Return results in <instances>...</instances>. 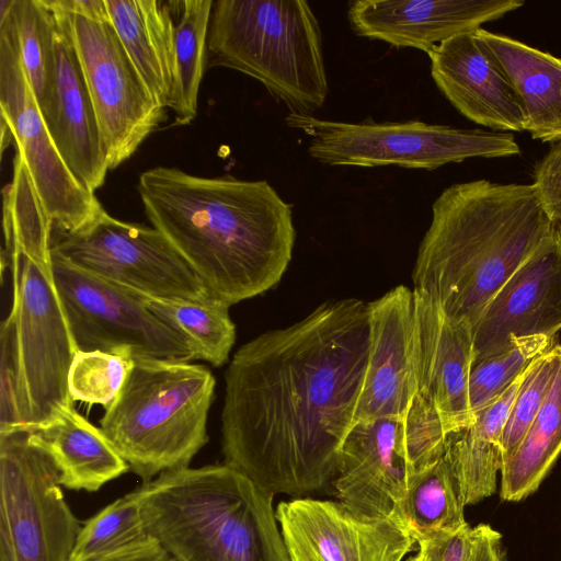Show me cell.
<instances>
[{
    "label": "cell",
    "mask_w": 561,
    "mask_h": 561,
    "mask_svg": "<svg viewBox=\"0 0 561 561\" xmlns=\"http://www.w3.org/2000/svg\"><path fill=\"white\" fill-rule=\"evenodd\" d=\"M427 55L436 87L461 115L491 130L525 131L511 80L477 31L455 35Z\"/></svg>",
    "instance_id": "17"
},
{
    "label": "cell",
    "mask_w": 561,
    "mask_h": 561,
    "mask_svg": "<svg viewBox=\"0 0 561 561\" xmlns=\"http://www.w3.org/2000/svg\"><path fill=\"white\" fill-rule=\"evenodd\" d=\"M405 561H427V559L422 552L419 551L417 554L408 558Z\"/></svg>",
    "instance_id": "44"
},
{
    "label": "cell",
    "mask_w": 561,
    "mask_h": 561,
    "mask_svg": "<svg viewBox=\"0 0 561 561\" xmlns=\"http://www.w3.org/2000/svg\"><path fill=\"white\" fill-rule=\"evenodd\" d=\"M533 184L474 180L445 188L420 243L414 288L473 325L553 229Z\"/></svg>",
    "instance_id": "3"
},
{
    "label": "cell",
    "mask_w": 561,
    "mask_h": 561,
    "mask_svg": "<svg viewBox=\"0 0 561 561\" xmlns=\"http://www.w3.org/2000/svg\"><path fill=\"white\" fill-rule=\"evenodd\" d=\"M12 7L0 16L1 116L10 126L53 230L71 232L103 207L69 170L46 126L21 61Z\"/></svg>",
    "instance_id": "12"
},
{
    "label": "cell",
    "mask_w": 561,
    "mask_h": 561,
    "mask_svg": "<svg viewBox=\"0 0 561 561\" xmlns=\"http://www.w3.org/2000/svg\"><path fill=\"white\" fill-rule=\"evenodd\" d=\"M414 364L417 393L437 411L447 435L471 426L469 381L474 364L472 324L448 317L413 289Z\"/></svg>",
    "instance_id": "16"
},
{
    "label": "cell",
    "mask_w": 561,
    "mask_h": 561,
    "mask_svg": "<svg viewBox=\"0 0 561 561\" xmlns=\"http://www.w3.org/2000/svg\"><path fill=\"white\" fill-rule=\"evenodd\" d=\"M502 64L520 103L525 131L534 139H561V58L482 27L477 30Z\"/></svg>",
    "instance_id": "22"
},
{
    "label": "cell",
    "mask_w": 561,
    "mask_h": 561,
    "mask_svg": "<svg viewBox=\"0 0 561 561\" xmlns=\"http://www.w3.org/2000/svg\"><path fill=\"white\" fill-rule=\"evenodd\" d=\"M55 26L56 99L47 126L65 163L94 193L105 181L107 154L83 68L73 42L70 15L44 0Z\"/></svg>",
    "instance_id": "20"
},
{
    "label": "cell",
    "mask_w": 561,
    "mask_h": 561,
    "mask_svg": "<svg viewBox=\"0 0 561 561\" xmlns=\"http://www.w3.org/2000/svg\"><path fill=\"white\" fill-rule=\"evenodd\" d=\"M51 253L71 265L134 294L203 301V282L156 228L130 224L102 208L71 232L51 237Z\"/></svg>",
    "instance_id": "9"
},
{
    "label": "cell",
    "mask_w": 561,
    "mask_h": 561,
    "mask_svg": "<svg viewBox=\"0 0 561 561\" xmlns=\"http://www.w3.org/2000/svg\"><path fill=\"white\" fill-rule=\"evenodd\" d=\"M285 123L308 136L311 158L331 167L434 170L472 158L520 153L512 133L455 128L419 119L345 123L289 113Z\"/></svg>",
    "instance_id": "7"
},
{
    "label": "cell",
    "mask_w": 561,
    "mask_h": 561,
    "mask_svg": "<svg viewBox=\"0 0 561 561\" xmlns=\"http://www.w3.org/2000/svg\"><path fill=\"white\" fill-rule=\"evenodd\" d=\"M49 221L22 154L15 150L13 178L3 191L4 249L1 261L10 267L13 254H23L44 265L51 264Z\"/></svg>",
    "instance_id": "30"
},
{
    "label": "cell",
    "mask_w": 561,
    "mask_h": 561,
    "mask_svg": "<svg viewBox=\"0 0 561 561\" xmlns=\"http://www.w3.org/2000/svg\"><path fill=\"white\" fill-rule=\"evenodd\" d=\"M138 296L154 316L186 341L196 359L215 367L228 360L236 342L230 306L214 297L192 301Z\"/></svg>",
    "instance_id": "29"
},
{
    "label": "cell",
    "mask_w": 561,
    "mask_h": 561,
    "mask_svg": "<svg viewBox=\"0 0 561 561\" xmlns=\"http://www.w3.org/2000/svg\"><path fill=\"white\" fill-rule=\"evenodd\" d=\"M553 346V337L538 334L514 337L503 352L473 364L469 398L473 414L494 401L539 355Z\"/></svg>",
    "instance_id": "33"
},
{
    "label": "cell",
    "mask_w": 561,
    "mask_h": 561,
    "mask_svg": "<svg viewBox=\"0 0 561 561\" xmlns=\"http://www.w3.org/2000/svg\"><path fill=\"white\" fill-rule=\"evenodd\" d=\"M0 433L30 428L14 317L9 313L0 332Z\"/></svg>",
    "instance_id": "36"
},
{
    "label": "cell",
    "mask_w": 561,
    "mask_h": 561,
    "mask_svg": "<svg viewBox=\"0 0 561 561\" xmlns=\"http://www.w3.org/2000/svg\"><path fill=\"white\" fill-rule=\"evenodd\" d=\"M522 0H356L347 9L360 37L426 54L442 42L481 28L524 5Z\"/></svg>",
    "instance_id": "19"
},
{
    "label": "cell",
    "mask_w": 561,
    "mask_h": 561,
    "mask_svg": "<svg viewBox=\"0 0 561 561\" xmlns=\"http://www.w3.org/2000/svg\"><path fill=\"white\" fill-rule=\"evenodd\" d=\"M51 273L78 351L126 358L196 360L186 341L154 316L138 295L54 253Z\"/></svg>",
    "instance_id": "10"
},
{
    "label": "cell",
    "mask_w": 561,
    "mask_h": 561,
    "mask_svg": "<svg viewBox=\"0 0 561 561\" xmlns=\"http://www.w3.org/2000/svg\"><path fill=\"white\" fill-rule=\"evenodd\" d=\"M12 15L21 61L48 126L56 99L54 19L44 0H14Z\"/></svg>",
    "instance_id": "31"
},
{
    "label": "cell",
    "mask_w": 561,
    "mask_h": 561,
    "mask_svg": "<svg viewBox=\"0 0 561 561\" xmlns=\"http://www.w3.org/2000/svg\"><path fill=\"white\" fill-rule=\"evenodd\" d=\"M32 432L54 458L66 489L96 492L130 470L102 430L73 404Z\"/></svg>",
    "instance_id": "23"
},
{
    "label": "cell",
    "mask_w": 561,
    "mask_h": 561,
    "mask_svg": "<svg viewBox=\"0 0 561 561\" xmlns=\"http://www.w3.org/2000/svg\"><path fill=\"white\" fill-rule=\"evenodd\" d=\"M556 366L557 347L553 345L524 371L502 436L503 463L514 454L537 415L552 383Z\"/></svg>",
    "instance_id": "35"
},
{
    "label": "cell",
    "mask_w": 561,
    "mask_h": 561,
    "mask_svg": "<svg viewBox=\"0 0 561 561\" xmlns=\"http://www.w3.org/2000/svg\"><path fill=\"white\" fill-rule=\"evenodd\" d=\"M206 67L260 81L294 114L312 115L329 92L320 25L304 0L214 1Z\"/></svg>",
    "instance_id": "6"
},
{
    "label": "cell",
    "mask_w": 561,
    "mask_h": 561,
    "mask_svg": "<svg viewBox=\"0 0 561 561\" xmlns=\"http://www.w3.org/2000/svg\"><path fill=\"white\" fill-rule=\"evenodd\" d=\"M463 510L455 478L443 456L411 474L392 519L420 543L465 527L468 523Z\"/></svg>",
    "instance_id": "27"
},
{
    "label": "cell",
    "mask_w": 561,
    "mask_h": 561,
    "mask_svg": "<svg viewBox=\"0 0 561 561\" xmlns=\"http://www.w3.org/2000/svg\"><path fill=\"white\" fill-rule=\"evenodd\" d=\"M130 358L91 351H78L69 369L68 393L72 402L107 408L119 393Z\"/></svg>",
    "instance_id": "34"
},
{
    "label": "cell",
    "mask_w": 561,
    "mask_h": 561,
    "mask_svg": "<svg viewBox=\"0 0 561 561\" xmlns=\"http://www.w3.org/2000/svg\"><path fill=\"white\" fill-rule=\"evenodd\" d=\"M447 437L435 408L417 393L402 419V442L413 473L444 456Z\"/></svg>",
    "instance_id": "37"
},
{
    "label": "cell",
    "mask_w": 561,
    "mask_h": 561,
    "mask_svg": "<svg viewBox=\"0 0 561 561\" xmlns=\"http://www.w3.org/2000/svg\"><path fill=\"white\" fill-rule=\"evenodd\" d=\"M276 518L288 561H403L415 542L393 519L340 501H283Z\"/></svg>",
    "instance_id": "14"
},
{
    "label": "cell",
    "mask_w": 561,
    "mask_h": 561,
    "mask_svg": "<svg viewBox=\"0 0 561 561\" xmlns=\"http://www.w3.org/2000/svg\"><path fill=\"white\" fill-rule=\"evenodd\" d=\"M369 350L367 304L327 301L243 344L225 373L226 463L294 497L335 478L356 422Z\"/></svg>",
    "instance_id": "1"
},
{
    "label": "cell",
    "mask_w": 561,
    "mask_h": 561,
    "mask_svg": "<svg viewBox=\"0 0 561 561\" xmlns=\"http://www.w3.org/2000/svg\"><path fill=\"white\" fill-rule=\"evenodd\" d=\"M22 378L30 407V430L72 405L68 375L78 352L58 296L51 264L23 254L10 262Z\"/></svg>",
    "instance_id": "11"
},
{
    "label": "cell",
    "mask_w": 561,
    "mask_h": 561,
    "mask_svg": "<svg viewBox=\"0 0 561 561\" xmlns=\"http://www.w3.org/2000/svg\"><path fill=\"white\" fill-rule=\"evenodd\" d=\"M61 486L32 430L0 433V561H70L81 526Z\"/></svg>",
    "instance_id": "8"
},
{
    "label": "cell",
    "mask_w": 561,
    "mask_h": 561,
    "mask_svg": "<svg viewBox=\"0 0 561 561\" xmlns=\"http://www.w3.org/2000/svg\"><path fill=\"white\" fill-rule=\"evenodd\" d=\"M145 214L211 297L228 306L283 277L296 239L293 206L265 180L202 178L176 168L142 172Z\"/></svg>",
    "instance_id": "2"
},
{
    "label": "cell",
    "mask_w": 561,
    "mask_h": 561,
    "mask_svg": "<svg viewBox=\"0 0 561 561\" xmlns=\"http://www.w3.org/2000/svg\"><path fill=\"white\" fill-rule=\"evenodd\" d=\"M531 184L546 215L561 229V139L535 164Z\"/></svg>",
    "instance_id": "38"
},
{
    "label": "cell",
    "mask_w": 561,
    "mask_h": 561,
    "mask_svg": "<svg viewBox=\"0 0 561 561\" xmlns=\"http://www.w3.org/2000/svg\"><path fill=\"white\" fill-rule=\"evenodd\" d=\"M476 539L471 561H506L502 536L486 524L474 527Z\"/></svg>",
    "instance_id": "40"
},
{
    "label": "cell",
    "mask_w": 561,
    "mask_h": 561,
    "mask_svg": "<svg viewBox=\"0 0 561 561\" xmlns=\"http://www.w3.org/2000/svg\"><path fill=\"white\" fill-rule=\"evenodd\" d=\"M174 16L175 71L169 107L174 125H187L197 114L199 85L206 65L213 0L169 1Z\"/></svg>",
    "instance_id": "28"
},
{
    "label": "cell",
    "mask_w": 561,
    "mask_h": 561,
    "mask_svg": "<svg viewBox=\"0 0 561 561\" xmlns=\"http://www.w3.org/2000/svg\"><path fill=\"white\" fill-rule=\"evenodd\" d=\"M54 4L69 14L96 22H111L105 0H53Z\"/></svg>",
    "instance_id": "42"
},
{
    "label": "cell",
    "mask_w": 561,
    "mask_h": 561,
    "mask_svg": "<svg viewBox=\"0 0 561 561\" xmlns=\"http://www.w3.org/2000/svg\"><path fill=\"white\" fill-rule=\"evenodd\" d=\"M149 535L178 561H288L271 494L224 462L139 488Z\"/></svg>",
    "instance_id": "4"
},
{
    "label": "cell",
    "mask_w": 561,
    "mask_h": 561,
    "mask_svg": "<svg viewBox=\"0 0 561 561\" xmlns=\"http://www.w3.org/2000/svg\"><path fill=\"white\" fill-rule=\"evenodd\" d=\"M549 391L514 454L501 469L502 500L520 501L535 491L561 454V344Z\"/></svg>",
    "instance_id": "26"
},
{
    "label": "cell",
    "mask_w": 561,
    "mask_h": 561,
    "mask_svg": "<svg viewBox=\"0 0 561 561\" xmlns=\"http://www.w3.org/2000/svg\"><path fill=\"white\" fill-rule=\"evenodd\" d=\"M90 561H178L154 539L115 554Z\"/></svg>",
    "instance_id": "41"
},
{
    "label": "cell",
    "mask_w": 561,
    "mask_h": 561,
    "mask_svg": "<svg viewBox=\"0 0 561 561\" xmlns=\"http://www.w3.org/2000/svg\"><path fill=\"white\" fill-rule=\"evenodd\" d=\"M474 527L468 524L456 533L417 543L427 561H471L474 548Z\"/></svg>",
    "instance_id": "39"
},
{
    "label": "cell",
    "mask_w": 561,
    "mask_h": 561,
    "mask_svg": "<svg viewBox=\"0 0 561 561\" xmlns=\"http://www.w3.org/2000/svg\"><path fill=\"white\" fill-rule=\"evenodd\" d=\"M523 375L494 401L474 413L471 426L448 435L445 458L462 503L492 495L503 465L502 436Z\"/></svg>",
    "instance_id": "25"
},
{
    "label": "cell",
    "mask_w": 561,
    "mask_h": 561,
    "mask_svg": "<svg viewBox=\"0 0 561 561\" xmlns=\"http://www.w3.org/2000/svg\"><path fill=\"white\" fill-rule=\"evenodd\" d=\"M367 309L369 350L356 421L403 419L417 394L413 289L399 285Z\"/></svg>",
    "instance_id": "18"
},
{
    "label": "cell",
    "mask_w": 561,
    "mask_h": 561,
    "mask_svg": "<svg viewBox=\"0 0 561 561\" xmlns=\"http://www.w3.org/2000/svg\"><path fill=\"white\" fill-rule=\"evenodd\" d=\"M13 138L10 126L7 121L1 116V151L3 152L7 145Z\"/></svg>",
    "instance_id": "43"
},
{
    "label": "cell",
    "mask_w": 561,
    "mask_h": 561,
    "mask_svg": "<svg viewBox=\"0 0 561 561\" xmlns=\"http://www.w3.org/2000/svg\"><path fill=\"white\" fill-rule=\"evenodd\" d=\"M413 473L402 419L356 421L341 451L333 486L339 501L373 517L391 518Z\"/></svg>",
    "instance_id": "21"
},
{
    "label": "cell",
    "mask_w": 561,
    "mask_h": 561,
    "mask_svg": "<svg viewBox=\"0 0 561 561\" xmlns=\"http://www.w3.org/2000/svg\"><path fill=\"white\" fill-rule=\"evenodd\" d=\"M216 380L205 365L134 357L126 380L100 419V428L149 482L190 467L208 442L207 417Z\"/></svg>",
    "instance_id": "5"
},
{
    "label": "cell",
    "mask_w": 561,
    "mask_h": 561,
    "mask_svg": "<svg viewBox=\"0 0 561 561\" xmlns=\"http://www.w3.org/2000/svg\"><path fill=\"white\" fill-rule=\"evenodd\" d=\"M126 51L161 107H169L175 71L174 16L169 1L105 0Z\"/></svg>",
    "instance_id": "24"
},
{
    "label": "cell",
    "mask_w": 561,
    "mask_h": 561,
    "mask_svg": "<svg viewBox=\"0 0 561 561\" xmlns=\"http://www.w3.org/2000/svg\"><path fill=\"white\" fill-rule=\"evenodd\" d=\"M561 330V229L542 243L495 293L473 325L474 363L506 350L514 337Z\"/></svg>",
    "instance_id": "15"
},
{
    "label": "cell",
    "mask_w": 561,
    "mask_h": 561,
    "mask_svg": "<svg viewBox=\"0 0 561 561\" xmlns=\"http://www.w3.org/2000/svg\"><path fill=\"white\" fill-rule=\"evenodd\" d=\"M153 540L141 515L138 489L103 507L81 526L70 561H90Z\"/></svg>",
    "instance_id": "32"
},
{
    "label": "cell",
    "mask_w": 561,
    "mask_h": 561,
    "mask_svg": "<svg viewBox=\"0 0 561 561\" xmlns=\"http://www.w3.org/2000/svg\"><path fill=\"white\" fill-rule=\"evenodd\" d=\"M69 15L108 169L113 170L156 130L164 119V108L150 92L111 22Z\"/></svg>",
    "instance_id": "13"
}]
</instances>
